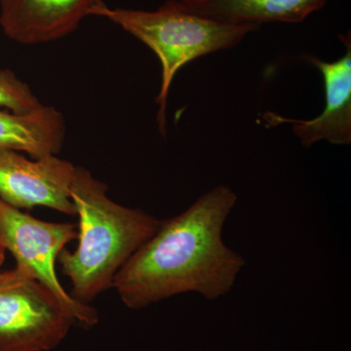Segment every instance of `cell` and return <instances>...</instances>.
Here are the masks:
<instances>
[{
  "label": "cell",
  "mask_w": 351,
  "mask_h": 351,
  "mask_svg": "<svg viewBox=\"0 0 351 351\" xmlns=\"http://www.w3.org/2000/svg\"><path fill=\"white\" fill-rule=\"evenodd\" d=\"M75 170L57 156L29 159L19 152H0V198L20 210L44 206L75 215L71 199Z\"/></svg>",
  "instance_id": "cell-6"
},
{
  "label": "cell",
  "mask_w": 351,
  "mask_h": 351,
  "mask_svg": "<svg viewBox=\"0 0 351 351\" xmlns=\"http://www.w3.org/2000/svg\"><path fill=\"white\" fill-rule=\"evenodd\" d=\"M0 237L17 265L45 286L71 313L76 324L93 327L99 322L94 307L76 301L60 283L56 262L71 240L77 239L76 226L50 223L10 206L0 198Z\"/></svg>",
  "instance_id": "cell-4"
},
{
  "label": "cell",
  "mask_w": 351,
  "mask_h": 351,
  "mask_svg": "<svg viewBox=\"0 0 351 351\" xmlns=\"http://www.w3.org/2000/svg\"><path fill=\"white\" fill-rule=\"evenodd\" d=\"M43 106L27 83L10 69H0V110L24 114Z\"/></svg>",
  "instance_id": "cell-11"
},
{
  "label": "cell",
  "mask_w": 351,
  "mask_h": 351,
  "mask_svg": "<svg viewBox=\"0 0 351 351\" xmlns=\"http://www.w3.org/2000/svg\"><path fill=\"white\" fill-rule=\"evenodd\" d=\"M182 12L226 25L300 23L328 0H168Z\"/></svg>",
  "instance_id": "cell-9"
},
{
  "label": "cell",
  "mask_w": 351,
  "mask_h": 351,
  "mask_svg": "<svg viewBox=\"0 0 351 351\" xmlns=\"http://www.w3.org/2000/svg\"><path fill=\"white\" fill-rule=\"evenodd\" d=\"M90 16L105 18L119 25L151 48L162 68L157 123L165 135L166 108L171 83L180 69L189 62L216 51L234 47L249 32L260 25H226L203 19L178 10L166 1L156 11L110 8L101 3L92 9Z\"/></svg>",
  "instance_id": "cell-3"
},
{
  "label": "cell",
  "mask_w": 351,
  "mask_h": 351,
  "mask_svg": "<svg viewBox=\"0 0 351 351\" xmlns=\"http://www.w3.org/2000/svg\"><path fill=\"white\" fill-rule=\"evenodd\" d=\"M76 324L52 292L15 267L0 283V351H50Z\"/></svg>",
  "instance_id": "cell-5"
},
{
  "label": "cell",
  "mask_w": 351,
  "mask_h": 351,
  "mask_svg": "<svg viewBox=\"0 0 351 351\" xmlns=\"http://www.w3.org/2000/svg\"><path fill=\"white\" fill-rule=\"evenodd\" d=\"M10 274L11 270H8V271L0 272V283H2L4 280H6Z\"/></svg>",
  "instance_id": "cell-13"
},
{
  "label": "cell",
  "mask_w": 351,
  "mask_h": 351,
  "mask_svg": "<svg viewBox=\"0 0 351 351\" xmlns=\"http://www.w3.org/2000/svg\"><path fill=\"white\" fill-rule=\"evenodd\" d=\"M5 252L6 249L2 243L1 237H0V267L3 265L4 260H5Z\"/></svg>",
  "instance_id": "cell-12"
},
{
  "label": "cell",
  "mask_w": 351,
  "mask_h": 351,
  "mask_svg": "<svg viewBox=\"0 0 351 351\" xmlns=\"http://www.w3.org/2000/svg\"><path fill=\"white\" fill-rule=\"evenodd\" d=\"M237 202L234 191L219 186L162 221L113 279L122 302L142 309L186 293L210 301L228 294L246 263L223 240V226Z\"/></svg>",
  "instance_id": "cell-1"
},
{
  "label": "cell",
  "mask_w": 351,
  "mask_h": 351,
  "mask_svg": "<svg viewBox=\"0 0 351 351\" xmlns=\"http://www.w3.org/2000/svg\"><path fill=\"white\" fill-rule=\"evenodd\" d=\"M64 136V117L57 108L43 105L24 114L0 110V152H25L32 158L57 156Z\"/></svg>",
  "instance_id": "cell-10"
},
{
  "label": "cell",
  "mask_w": 351,
  "mask_h": 351,
  "mask_svg": "<svg viewBox=\"0 0 351 351\" xmlns=\"http://www.w3.org/2000/svg\"><path fill=\"white\" fill-rule=\"evenodd\" d=\"M339 38L346 45V53L337 61H322L318 58L304 57L319 69L324 80L326 107L322 113L311 120L285 119L276 113L263 114L270 125L292 123L293 132L304 147L314 143L328 141L334 145H350L351 142V43L350 34Z\"/></svg>",
  "instance_id": "cell-7"
},
{
  "label": "cell",
  "mask_w": 351,
  "mask_h": 351,
  "mask_svg": "<svg viewBox=\"0 0 351 351\" xmlns=\"http://www.w3.org/2000/svg\"><path fill=\"white\" fill-rule=\"evenodd\" d=\"M71 199L80 218L78 244L73 252L64 249L58 260L71 280V295L88 304L112 288L119 270L162 221L114 202L108 196L107 184L82 167H76Z\"/></svg>",
  "instance_id": "cell-2"
},
{
  "label": "cell",
  "mask_w": 351,
  "mask_h": 351,
  "mask_svg": "<svg viewBox=\"0 0 351 351\" xmlns=\"http://www.w3.org/2000/svg\"><path fill=\"white\" fill-rule=\"evenodd\" d=\"M103 0H0V27L25 45L69 36Z\"/></svg>",
  "instance_id": "cell-8"
}]
</instances>
